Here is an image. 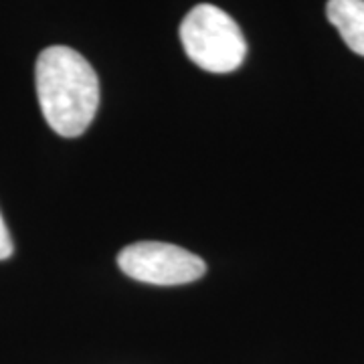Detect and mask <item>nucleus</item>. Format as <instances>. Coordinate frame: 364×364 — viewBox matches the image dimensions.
I'll list each match as a JSON object with an SVG mask.
<instances>
[{
    "instance_id": "f257e3e1",
    "label": "nucleus",
    "mask_w": 364,
    "mask_h": 364,
    "mask_svg": "<svg viewBox=\"0 0 364 364\" xmlns=\"http://www.w3.org/2000/svg\"><path fill=\"white\" fill-rule=\"evenodd\" d=\"M35 81L53 132L77 138L90 128L100 105V79L83 55L63 45L47 47L37 59Z\"/></svg>"
},
{
    "instance_id": "f03ea898",
    "label": "nucleus",
    "mask_w": 364,
    "mask_h": 364,
    "mask_svg": "<svg viewBox=\"0 0 364 364\" xmlns=\"http://www.w3.org/2000/svg\"><path fill=\"white\" fill-rule=\"evenodd\" d=\"M181 41L188 59L210 73H231L247 55V41L239 25L213 4H198L184 16Z\"/></svg>"
},
{
    "instance_id": "7ed1b4c3",
    "label": "nucleus",
    "mask_w": 364,
    "mask_h": 364,
    "mask_svg": "<svg viewBox=\"0 0 364 364\" xmlns=\"http://www.w3.org/2000/svg\"><path fill=\"white\" fill-rule=\"evenodd\" d=\"M117 265L132 279L152 286L191 284L207 272L205 261L198 255L160 241L132 243L117 255Z\"/></svg>"
},
{
    "instance_id": "20e7f679",
    "label": "nucleus",
    "mask_w": 364,
    "mask_h": 364,
    "mask_svg": "<svg viewBox=\"0 0 364 364\" xmlns=\"http://www.w3.org/2000/svg\"><path fill=\"white\" fill-rule=\"evenodd\" d=\"M326 14L348 49L364 57V0H328Z\"/></svg>"
},
{
    "instance_id": "39448f33",
    "label": "nucleus",
    "mask_w": 364,
    "mask_h": 364,
    "mask_svg": "<svg viewBox=\"0 0 364 364\" xmlns=\"http://www.w3.org/2000/svg\"><path fill=\"white\" fill-rule=\"evenodd\" d=\"M13 255V239H11V233L6 229V223L0 215V261L9 259Z\"/></svg>"
}]
</instances>
